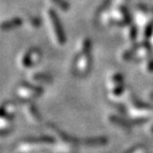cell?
Instances as JSON below:
<instances>
[{
  "instance_id": "cell-5",
  "label": "cell",
  "mask_w": 153,
  "mask_h": 153,
  "mask_svg": "<svg viewBox=\"0 0 153 153\" xmlns=\"http://www.w3.org/2000/svg\"><path fill=\"white\" fill-rule=\"evenodd\" d=\"M40 59H41V52H40V50L37 48H32L24 54L22 60H21V63H22L24 67L28 68V67L35 65Z\"/></svg>"
},
{
  "instance_id": "cell-6",
  "label": "cell",
  "mask_w": 153,
  "mask_h": 153,
  "mask_svg": "<svg viewBox=\"0 0 153 153\" xmlns=\"http://www.w3.org/2000/svg\"><path fill=\"white\" fill-rule=\"evenodd\" d=\"M23 21L21 18L19 17H15V18H12L10 20H7V21H4L1 25V29L6 31V30H11V29H14V28H17L22 25Z\"/></svg>"
},
{
  "instance_id": "cell-1",
  "label": "cell",
  "mask_w": 153,
  "mask_h": 153,
  "mask_svg": "<svg viewBox=\"0 0 153 153\" xmlns=\"http://www.w3.org/2000/svg\"><path fill=\"white\" fill-rule=\"evenodd\" d=\"M91 43L88 39H85L82 42V50L78 56H76L74 64V71L76 75L84 76L88 73L91 65Z\"/></svg>"
},
{
  "instance_id": "cell-7",
  "label": "cell",
  "mask_w": 153,
  "mask_h": 153,
  "mask_svg": "<svg viewBox=\"0 0 153 153\" xmlns=\"http://www.w3.org/2000/svg\"><path fill=\"white\" fill-rule=\"evenodd\" d=\"M24 111H25V115L27 116V118L29 120H31L34 123L40 120V116L33 105H27L25 106V108H24Z\"/></svg>"
},
{
  "instance_id": "cell-4",
  "label": "cell",
  "mask_w": 153,
  "mask_h": 153,
  "mask_svg": "<svg viewBox=\"0 0 153 153\" xmlns=\"http://www.w3.org/2000/svg\"><path fill=\"white\" fill-rule=\"evenodd\" d=\"M42 93V90L40 88L34 87L30 85H23L17 90L18 97L22 100H31L33 97L39 96Z\"/></svg>"
},
{
  "instance_id": "cell-8",
  "label": "cell",
  "mask_w": 153,
  "mask_h": 153,
  "mask_svg": "<svg viewBox=\"0 0 153 153\" xmlns=\"http://www.w3.org/2000/svg\"><path fill=\"white\" fill-rule=\"evenodd\" d=\"M52 2L63 11H68L70 9V4L66 0H52Z\"/></svg>"
},
{
  "instance_id": "cell-12",
  "label": "cell",
  "mask_w": 153,
  "mask_h": 153,
  "mask_svg": "<svg viewBox=\"0 0 153 153\" xmlns=\"http://www.w3.org/2000/svg\"><path fill=\"white\" fill-rule=\"evenodd\" d=\"M29 23L34 27H40L41 26V19L38 17H30Z\"/></svg>"
},
{
  "instance_id": "cell-11",
  "label": "cell",
  "mask_w": 153,
  "mask_h": 153,
  "mask_svg": "<svg viewBox=\"0 0 153 153\" xmlns=\"http://www.w3.org/2000/svg\"><path fill=\"white\" fill-rule=\"evenodd\" d=\"M128 36H129V39L131 40V41H134V40L136 39V37H137V28H136L135 25L130 26L129 34H128Z\"/></svg>"
},
{
  "instance_id": "cell-10",
  "label": "cell",
  "mask_w": 153,
  "mask_h": 153,
  "mask_svg": "<svg viewBox=\"0 0 153 153\" xmlns=\"http://www.w3.org/2000/svg\"><path fill=\"white\" fill-rule=\"evenodd\" d=\"M33 79L34 81H37V82H50L51 81V78L47 75L45 74H35L33 76Z\"/></svg>"
},
{
  "instance_id": "cell-13",
  "label": "cell",
  "mask_w": 153,
  "mask_h": 153,
  "mask_svg": "<svg viewBox=\"0 0 153 153\" xmlns=\"http://www.w3.org/2000/svg\"><path fill=\"white\" fill-rule=\"evenodd\" d=\"M127 153H147V152H146L144 147H140V148L135 149V151H131V152H127Z\"/></svg>"
},
{
  "instance_id": "cell-3",
  "label": "cell",
  "mask_w": 153,
  "mask_h": 153,
  "mask_svg": "<svg viewBox=\"0 0 153 153\" xmlns=\"http://www.w3.org/2000/svg\"><path fill=\"white\" fill-rule=\"evenodd\" d=\"M48 15H49V18H50L52 27H53V29H54L55 35H56L58 42H59L60 44H64V43L66 42V35H65L63 26H62V24H61V21L59 19V17H58L57 13L53 9H50V10L48 11Z\"/></svg>"
},
{
  "instance_id": "cell-9",
  "label": "cell",
  "mask_w": 153,
  "mask_h": 153,
  "mask_svg": "<svg viewBox=\"0 0 153 153\" xmlns=\"http://www.w3.org/2000/svg\"><path fill=\"white\" fill-rule=\"evenodd\" d=\"M15 111V106L12 105V103H6V105H3V115L7 114L8 117L9 116H12Z\"/></svg>"
},
{
  "instance_id": "cell-2",
  "label": "cell",
  "mask_w": 153,
  "mask_h": 153,
  "mask_svg": "<svg viewBox=\"0 0 153 153\" xmlns=\"http://www.w3.org/2000/svg\"><path fill=\"white\" fill-rule=\"evenodd\" d=\"M151 47L148 43L137 45L130 50L124 52L123 59L124 60H142L150 56Z\"/></svg>"
}]
</instances>
